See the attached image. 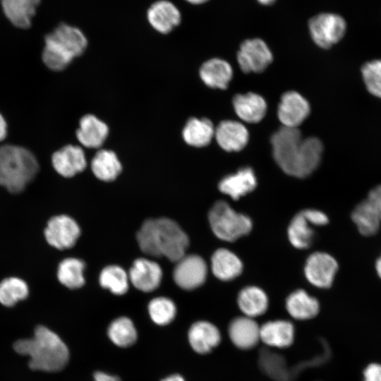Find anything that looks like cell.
<instances>
[{"label":"cell","instance_id":"obj_1","mask_svg":"<svg viewBox=\"0 0 381 381\" xmlns=\"http://www.w3.org/2000/svg\"><path fill=\"white\" fill-rule=\"evenodd\" d=\"M136 237L144 253L153 257L164 256L172 262L185 255L189 243L187 234L179 225L166 217L145 220Z\"/></svg>","mask_w":381,"mask_h":381},{"label":"cell","instance_id":"obj_2","mask_svg":"<svg viewBox=\"0 0 381 381\" xmlns=\"http://www.w3.org/2000/svg\"><path fill=\"white\" fill-rule=\"evenodd\" d=\"M15 351L29 356V365L32 370L56 372L66 365L69 353L66 345L54 332L44 326H38L31 339L15 342Z\"/></svg>","mask_w":381,"mask_h":381},{"label":"cell","instance_id":"obj_3","mask_svg":"<svg viewBox=\"0 0 381 381\" xmlns=\"http://www.w3.org/2000/svg\"><path fill=\"white\" fill-rule=\"evenodd\" d=\"M42 61L54 71L66 68L72 60L85 50L87 41L77 28L62 23L45 37Z\"/></svg>","mask_w":381,"mask_h":381},{"label":"cell","instance_id":"obj_4","mask_svg":"<svg viewBox=\"0 0 381 381\" xmlns=\"http://www.w3.org/2000/svg\"><path fill=\"white\" fill-rule=\"evenodd\" d=\"M38 171L37 160L28 150L13 145L0 147V186L10 193L23 191Z\"/></svg>","mask_w":381,"mask_h":381},{"label":"cell","instance_id":"obj_5","mask_svg":"<svg viewBox=\"0 0 381 381\" xmlns=\"http://www.w3.org/2000/svg\"><path fill=\"white\" fill-rule=\"evenodd\" d=\"M321 343L324 349L322 353L311 360L304 361L291 366L286 365L283 356L267 348H262L259 351L260 368L274 381H293L304 369L320 365L328 361L331 355L329 346L325 340H321Z\"/></svg>","mask_w":381,"mask_h":381},{"label":"cell","instance_id":"obj_6","mask_svg":"<svg viewBox=\"0 0 381 381\" xmlns=\"http://www.w3.org/2000/svg\"><path fill=\"white\" fill-rule=\"evenodd\" d=\"M208 218L214 235L226 241H236L252 229L250 219L236 212L224 201H218L212 206Z\"/></svg>","mask_w":381,"mask_h":381},{"label":"cell","instance_id":"obj_7","mask_svg":"<svg viewBox=\"0 0 381 381\" xmlns=\"http://www.w3.org/2000/svg\"><path fill=\"white\" fill-rule=\"evenodd\" d=\"M298 128L283 126L271 138L273 157L280 168L287 174L293 172L302 143Z\"/></svg>","mask_w":381,"mask_h":381},{"label":"cell","instance_id":"obj_8","mask_svg":"<svg viewBox=\"0 0 381 381\" xmlns=\"http://www.w3.org/2000/svg\"><path fill=\"white\" fill-rule=\"evenodd\" d=\"M308 29L313 42L321 48L328 49L343 38L346 23L339 14L321 13L309 20Z\"/></svg>","mask_w":381,"mask_h":381},{"label":"cell","instance_id":"obj_9","mask_svg":"<svg viewBox=\"0 0 381 381\" xmlns=\"http://www.w3.org/2000/svg\"><path fill=\"white\" fill-rule=\"evenodd\" d=\"M272 54L267 44L260 38L243 42L237 54V60L244 73H260L272 61Z\"/></svg>","mask_w":381,"mask_h":381},{"label":"cell","instance_id":"obj_10","mask_svg":"<svg viewBox=\"0 0 381 381\" xmlns=\"http://www.w3.org/2000/svg\"><path fill=\"white\" fill-rule=\"evenodd\" d=\"M80 234L77 222L69 216L61 214L52 217L44 229L47 243L59 250L73 247Z\"/></svg>","mask_w":381,"mask_h":381},{"label":"cell","instance_id":"obj_11","mask_svg":"<svg viewBox=\"0 0 381 381\" xmlns=\"http://www.w3.org/2000/svg\"><path fill=\"white\" fill-rule=\"evenodd\" d=\"M176 262L173 277L179 286L190 290L203 284L207 275V265L201 257L185 255Z\"/></svg>","mask_w":381,"mask_h":381},{"label":"cell","instance_id":"obj_12","mask_svg":"<svg viewBox=\"0 0 381 381\" xmlns=\"http://www.w3.org/2000/svg\"><path fill=\"white\" fill-rule=\"evenodd\" d=\"M338 270L337 260L326 253L318 252L309 256L305 266L308 280L320 288L332 286Z\"/></svg>","mask_w":381,"mask_h":381},{"label":"cell","instance_id":"obj_13","mask_svg":"<svg viewBox=\"0 0 381 381\" xmlns=\"http://www.w3.org/2000/svg\"><path fill=\"white\" fill-rule=\"evenodd\" d=\"M310 107L308 102L298 92H285L278 106L277 115L283 126L297 128L308 116Z\"/></svg>","mask_w":381,"mask_h":381},{"label":"cell","instance_id":"obj_14","mask_svg":"<svg viewBox=\"0 0 381 381\" xmlns=\"http://www.w3.org/2000/svg\"><path fill=\"white\" fill-rule=\"evenodd\" d=\"M52 164L58 174L70 178L83 171L87 166V161L80 147L67 145L52 155Z\"/></svg>","mask_w":381,"mask_h":381},{"label":"cell","instance_id":"obj_15","mask_svg":"<svg viewBox=\"0 0 381 381\" xmlns=\"http://www.w3.org/2000/svg\"><path fill=\"white\" fill-rule=\"evenodd\" d=\"M162 278L160 266L156 262L145 258L135 260L129 271V279L132 284L144 292L156 289Z\"/></svg>","mask_w":381,"mask_h":381},{"label":"cell","instance_id":"obj_16","mask_svg":"<svg viewBox=\"0 0 381 381\" xmlns=\"http://www.w3.org/2000/svg\"><path fill=\"white\" fill-rule=\"evenodd\" d=\"M219 145L227 152H238L247 145L249 133L246 128L236 121H223L214 130Z\"/></svg>","mask_w":381,"mask_h":381},{"label":"cell","instance_id":"obj_17","mask_svg":"<svg viewBox=\"0 0 381 381\" xmlns=\"http://www.w3.org/2000/svg\"><path fill=\"white\" fill-rule=\"evenodd\" d=\"M260 327L252 318L238 317L231 322L229 335L236 347L250 349L255 346L260 340Z\"/></svg>","mask_w":381,"mask_h":381},{"label":"cell","instance_id":"obj_18","mask_svg":"<svg viewBox=\"0 0 381 381\" xmlns=\"http://www.w3.org/2000/svg\"><path fill=\"white\" fill-rule=\"evenodd\" d=\"M322 151V144L318 138L303 139L292 176L304 178L310 175L320 164Z\"/></svg>","mask_w":381,"mask_h":381},{"label":"cell","instance_id":"obj_19","mask_svg":"<svg viewBox=\"0 0 381 381\" xmlns=\"http://www.w3.org/2000/svg\"><path fill=\"white\" fill-rule=\"evenodd\" d=\"M109 128L107 125L92 114L83 116L76 131L78 140L87 148L101 147L107 138Z\"/></svg>","mask_w":381,"mask_h":381},{"label":"cell","instance_id":"obj_20","mask_svg":"<svg viewBox=\"0 0 381 381\" xmlns=\"http://www.w3.org/2000/svg\"><path fill=\"white\" fill-rule=\"evenodd\" d=\"M147 19L157 31L166 34L180 23L181 13L172 3L158 1L149 8Z\"/></svg>","mask_w":381,"mask_h":381},{"label":"cell","instance_id":"obj_21","mask_svg":"<svg viewBox=\"0 0 381 381\" xmlns=\"http://www.w3.org/2000/svg\"><path fill=\"white\" fill-rule=\"evenodd\" d=\"M188 340L195 351L205 354L210 352L219 344L221 334L219 329L212 323L199 321L190 327Z\"/></svg>","mask_w":381,"mask_h":381},{"label":"cell","instance_id":"obj_22","mask_svg":"<svg viewBox=\"0 0 381 381\" xmlns=\"http://www.w3.org/2000/svg\"><path fill=\"white\" fill-rule=\"evenodd\" d=\"M233 105L237 116L248 123L260 122L267 111L264 98L253 92L236 95L233 99Z\"/></svg>","mask_w":381,"mask_h":381},{"label":"cell","instance_id":"obj_23","mask_svg":"<svg viewBox=\"0 0 381 381\" xmlns=\"http://www.w3.org/2000/svg\"><path fill=\"white\" fill-rule=\"evenodd\" d=\"M257 185L256 177L250 167L242 168L236 174L224 177L219 183V189L234 200L253 190Z\"/></svg>","mask_w":381,"mask_h":381},{"label":"cell","instance_id":"obj_24","mask_svg":"<svg viewBox=\"0 0 381 381\" xmlns=\"http://www.w3.org/2000/svg\"><path fill=\"white\" fill-rule=\"evenodd\" d=\"M200 77L210 87L225 90L233 75L230 64L221 59H211L200 68Z\"/></svg>","mask_w":381,"mask_h":381},{"label":"cell","instance_id":"obj_25","mask_svg":"<svg viewBox=\"0 0 381 381\" xmlns=\"http://www.w3.org/2000/svg\"><path fill=\"white\" fill-rule=\"evenodd\" d=\"M260 337L269 346L288 347L294 341V328L288 321H270L260 327Z\"/></svg>","mask_w":381,"mask_h":381},{"label":"cell","instance_id":"obj_26","mask_svg":"<svg viewBox=\"0 0 381 381\" xmlns=\"http://www.w3.org/2000/svg\"><path fill=\"white\" fill-rule=\"evenodd\" d=\"M4 12L16 27L28 28L40 0H1Z\"/></svg>","mask_w":381,"mask_h":381},{"label":"cell","instance_id":"obj_27","mask_svg":"<svg viewBox=\"0 0 381 381\" xmlns=\"http://www.w3.org/2000/svg\"><path fill=\"white\" fill-rule=\"evenodd\" d=\"M211 267L214 275L221 280H231L238 276L243 269L240 259L231 251L221 248L212 256Z\"/></svg>","mask_w":381,"mask_h":381},{"label":"cell","instance_id":"obj_28","mask_svg":"<svg viewBox=\"0 0 381 381\" xmlns=\"http://www.w3.org/2000/svg\"><path fill=\"white\" fill-rule=\"evenodd\" d=\"M214 130L209 119L190 118L183 129L182 136L188 145L202 147L211 142L214 136Z\"/></svg>","mask_w":381,"mask_h":381},{"label":"cell","instance_id":"obj_29","mask_svg":"<svg viewBox=\"0 0 381 381\" xmlns=\"http://www.w3.org/2000/svg\"><path fill=\"white\" fill-rule=\"evenodd\" d=\"M351 217L362 236H372L376 234L380 228L381 219L367 199L354 207Z\"/></svg>","mask_w":381,"mask_h":381},{"label":"cell","instance_id":"obj_30","mask_svg":"<svg viewBox=\"0 0 381 381\" xmlns=\"http://www.w3.org/2000/svg\"><path fill=\"white\" fill-rule=\"evenodd\" d=\"M91 169L98 179L111 181L121 173L122 166L114 152L100 150L92 159Z\"/></svg>","mask_w":381,"mask_h":381},{"label":"cell","instance_id":"obj_31","mask_svg":"<svg viewBox=\"0 0 381 381\" xmlns=\"http://www.w3.org/2000/svg\"><path fill=\"white\" fill-rule=\"evenodd\" d=\"M289 313L296 320L314 318L319 312L318 301L303 290H297L290 294L286 302Z\"/></svg>","mask_w":381,"mask_h":381},{"label":"cell","instance_id":"obj_32","mask_svg":"<svg viewBox=\"0 0 381 381\" xmlns=\"http://www.w3.org/2000/svg\"><path fill=\"white\" fill-rule=\"evenodd\" d=\"M238 304L241 311L249 318L263 314L268 306L265 293L255 286H248L241 291Z\"/></svg>","mask_w":381,"mask_h":381},{"label":"cell","instance_id":"obj_33","mask_svg":"<svg viewBox=\"0 0 381 381\" xmlns=\"http://www.w3.org/2000/svg\"><path fill=\"white\" fill-rule=\"evenodd\" d=\"M84 262L75 258L63 260L58 266L59 281L69 289H78L85 283L83 270Z\"/></svg>","mask_w":381,"mask_h":381},{"label":"cell","instance_id":"obj_34","mask_svg":"<svg viewBox=\"0 0 381 381\" xmlns=\"http://www.w3.org/2000/svg\"><path fill=\"white\" fill-rule=\"evenodd\" d=\"M28 294V286L20 278L10 277L0 282V303L4 306H13L18 301L26 298Z\"/></svg>","mask_w":381,"mask_h":381},{"label":"cell","instance_id":"obj_35","mask_svg":"<svg viewBox=\"0 0 381 381\" xmlns=\"http://www.w3.org/2000/svg\"><path fill=\"white\" fill-rule=\"evenodd\" d=\"M108 335L113 343L121 347L132 345L137 339V332L133 322L126 317L119 318L110 324Z\"/></svg>","mask_w":381,"mask_h":381},{"label":"cell","instance_id":"obj_36","mask_svg":"<svg viewBox=\"0 0 381 381\" xmlns=\"http://www.w3.org/2000/svg\"><path fill=\"white\" fill-rule=\"evenodd\" d=\"M100 285L113 294L122 295L128 289V277L123 269L117 265L104 267L99 275Z\"/></svg>","mask_w":381,"mask_h":381},{"label":"cell","instance_id":"obj_37","mask_svg":"<svg viewBox=\"0 0 381 381\" xmlns=\"http://www.w3.org/2000/svg\"><path fill=\"white\" fill-rule=\"evenodd\" d=\"M309 224H311L308 222L301 212L293 218L288 228V236L294 247L303 249L310 245L313 231Z\"/></svg>","mask_w":381,"mask_h":381},{"label":"cell","instance_id":"obj_38","mask_svg":"<svg viewBox=\"0 0 381 381\" xmlns=\"http://www.w3.org/2000/svg\"><path fill=\"white\" fill-rule=\"evenodd\" d=\"M151 319L157 325H165L170 323L176 315V306L166 297L152 299L148 305Z\"/></svg>","mask_w":381,"mask_h":381},{"label":"cell","instance_id":"obj_39","mask_svg":"<svg viewBox=\"0 0 381 381\" xmlns=\"http://www.w3.org/2000/svg\"><path fill=\"white\" fill-rule=\"evenodd\" d=\"M361 73L368 92L381 99V60L366 62L362 66Z\"/></svg>","mask_w":381,"mask_h":381},{"label":"cell","instance_id":"obj_40","mask_svg":"<svg viewBox=\"0 0 381 381\" xmlns=\"http://www.w3.org/2000/svg\"><path fill=\"white\" fill-rule=\"evenodd\" d=\"M301 213L311 224L322 226L328 223L327 216L321 211L307 209L301 211Z\"/></svg>","mask_w":381,"mask_h":381},{"label":"cell","instance_id":"obj_41","mask_svg":"<svg viewBox=\"0 0 381 381\" xmlns=\"http://www.w3.org/2000/svg\"><path fill=\"white\" fill-rule=\"evenodd\" d=\"M363 381H381V364L370 363L363 370Z\"/></svg>","mask_w":381,"mask_h":381},{"label":"cell","instance_id":"obj_42","mask_svg":"<svg viewBox=\"0 0 381 381\" xmlns=\"http://www.w3.org/2000/svg\"><path fill=\"white\" fill-rule=\"evenodd\" d=\"M366 199L373 207L381 219V184L372 188L368 193Z\"/></svg>","mask_w":381,"mask_h":381},{"label":"cell","instance_id":"obj_43","mask_svg":"<svg viewBox=\"0 0 381 381\" xmlns=\"http://www.w3.org/2000/svg\"><path fill=\"white\" fill-rule=\"evenodd\" d=\"M95 381H121L119 377L113 376L103 372H96L94 374Z\"/></svg>","mask_w":381,"mask_h":381},{"label":"cell","instance_id":"obj_44","mask_svg":"<svg viewBox=\"0 0 381 381\" xmlns=\"http://www.w3.org/2000/svg\"><path fill=\"white\" fill-rule=\"evenodd\" d=\"M7 135V124L3 116L0 114V141L4 140Z\"/></svg>","mask_w":381,"mask_h":381},{"label":"cell","instance_id":"obj_45","mask_svg":"<svg viewBox=\"0 0 381 381\" xmlns=\"http://www.w3.org/2000/svg\"><path fill=\"white\" fill-rule=\"evenodd\" d=\"M375 267L377 276L381 279V254L375 261Z\"/></svg>","mask_w":381,"mask_h":381},{"label":"cell","instance_id":"obj_46","mask_svg":"<svg viewBox=\"0 0 381 381\" xmlns=\"http://www.w3.org/2000/svg\"><path fill=\"white\" fill-rule=\"evenodd\" d=\"M161 381H185L184 379L179 375H172Z\"/></svg>","mask_w":381,"mask_h":381},{"label":"cell","instance_id":"obj_47","mask_svg":"<svg viewBox=\"0 0 381 381\" xmlns=\"http://www.w3.org/2000/svg\"><path fill=\"white\" fill-rule=\"evenodd\" d=\"M259 4L264 6H270L273 4L276 0H257Z\"/></svg>","mask_w":381,"mask_h":381},{"label":"cell","instance_id":"obj_48","mask_svg":"<svg viewBox=\"0 0 381 381\" xmlns=\"http://www.w3.org/2000/svg\"><path fill=\"white\" fill-rule=\"evenodd\" d=\"M190 4H201L207 2L208 0H186Z\"/></svg>","mask_w":381,"mask_h":381}]
</instances>
